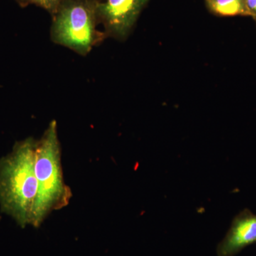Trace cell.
Listing matches in <instances>:
<instances>
[{
  "label": "cell",
  "instance_id": "cell-1",
  "mask_svg": "<svg viewBox=\"0 0 256 256\" xmlns=\"http://www.w3.org/2000/svg\"><path fill=\"white\" fill-rule=\"evenodd\" d=\"M36 144L34 138H26L0 160V210L22 228L31 225L36 196Z\"/></svg>",
  "mask_w": 256,
  "mask_h": 256
},
{
  "label": "cell",
  "instance_id": "cell-2",
  "mask_svg": "<svg viewBox=\"0 0 256 256\" xmlns=\"http://www.w3.org/2000/svg\"><path fill=\"white\" fill-rule=\"evenodd\" d=\"M35 174L37 193L31 225L38 228L53 210L68 206L72 197L70 188L64 182L62 152L57 124L52 121L35 150Z\"/></svg>",
  "mask_w": 256,
  "mask_h": 256
},
{
  "label": "cell",
  "instance_id": "cell-5",
  "mask_svg": "<svg viewBox=\"0 0 256 256\" xmlns=\"http://www.w3.org/2000/svg\"><path fill=\"white\" fill-rule=\"evenodd\" d=\"M256 244V215L245 208L234 217L230 228L218 244V256H235L245 248Z\"/></svg>",
  "mask_w": 256,
  "mask_h": 256
},
{
  "label": "cell",
  "instance_id": "cell-8",
  "mask_svg": "<svg viewBox=\"0 0 256 256\" xmlns=\"http://www.w3.org/2000/svg\"><path fill=\"white\" fill-rule=\"evenodd\" d=\"M246 6L249 16L256 18V0H246Z\"/></svg>",
  "mask_w": 256,
  "mask_h": 256
},
{
  "label": "cell",
  "instance_id": "cell-3",
  "mask_svg": "<svg viewBox=\"0 0 256 256\" xmlns=\"http://www.w3.org/2000/svg\"><path fill=\"white\" fill-rule=\"evenodd\" d=\"M98 0H64L52 15L50 38L86 56L92 47L106 38L98 24L96 6Z\"/></svg>",
  "mask_w": 256,
  "mask_h": 256
},
{
  "label": "cell",
  "instance_id": "cell-4",
  "mask_svg": "<svg viewBox=\"0 0 256 256\" xmlns=\"http://www.w3.org/2000/svg\"><path fill=\"white\" fill-rule=\"evenodd\" d=\"M150 0H98V20L104 26L106 37L124 40Z\"/></svg>",
  "mask_w": 256,
  "mask_h": 256
},
{
  "label": "cell",
  "instance_id": "cell-9",
  "mask_svg": "<svg viewBox=\"0 0 256 256\" xmlns=\"http://www.w3.org/2000/svg\"><path fill=\"white\" fill-rule=\"evenodd\" d=\"M254 18V20H255V21L256 22V18Z\"/></svg>",
  "mask_w": 256,
  "mask_h": 256
},
{
  "label": "cell",
  "instance_id": "cell-6",
  "mask_svg": "<svg viewBox=\"0 0 256 256\" xmlns=\"http://www.w3.org/2000/svg\"><path fill=\"white\" fill-rule=\"evenodd\" d=\"M210 11L220 16H249L246 0H206Z\"/></svg>",
  "mask_w": 256,
  "mask_h": 256
},
{
  "label": "cell",
  "instance_id": "cell-7",
  "mask_svg": "<svg viewBox=\"0 0 256 256\" xmlns=\"http://www.w3.org/2000/svg\"><path fill=\"white\" fill-rule=\"evenodd\" d=\"M16 1L22 6H26L28 4L36 5L53 15L64 0H16Z\"/></svg>",
  "mask_w": 256,
  "mask_h": 256
}]
</instances>
